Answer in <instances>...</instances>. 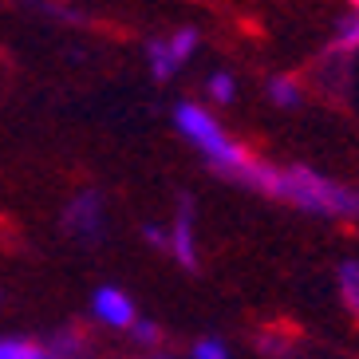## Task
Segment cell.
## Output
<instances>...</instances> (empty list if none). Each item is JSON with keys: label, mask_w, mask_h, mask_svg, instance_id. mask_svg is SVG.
Masks as SVG:
<instances>
[{"label": "cell", "mask_w": 359, "mask_h": 359, "mask_svg": "<svg viewBox=\"0 0 359 359\" xmlns=\"http://www.w3.org/2000/svg\"><path fill=\"white\" fill-rule=\"evenodd\" d=\"M205 91H210V99H213V103L229 107L233 99H237V79H233L229 72H213L210 79H205Z\"/></svg>", "instance_id": "12"}, {"label": "cell", "mask_w": 359, "mask_h": 359, "mask_svg": "<svg viewBox=\"0 0 359 359\" xmlns=\"http://www.w3.org/2000/svg\"><path fill=\"white\" fill-rule=\"evenodd\" d=\"M127 332L135 336V344H142V348H154V344L162 339V327L154 324V320H138L135 316V324H130Z\"/></svg>", "instance_id": "13"}, {"label": "cell", "mask_w": 359, "mask_h": 359, "mask_svg": "<svg viewBox=\"0 0 359 359\" xmlns=\"http://www.w3.org/2000/svg\"><path fill=\"white\" fill-rule=\"evenodd\" d=\"M64 229L79 241H99L103 237V194L99 190L75 194L64 210Z\"/></svg>", "instance_id": "3"}, {"label": "cell", "mask_w": 359, "mask_h": 359, "mask_svg": "<svg viewBox=\"0 0 359 359\" xmlns=\"http://www.w3.org/2000/svg\"><path fill=\"white\" fill-rule=\"evenodd\" d=\"M336 280H339V296H344V304L359 316V261H344V264H339Z\"/></svg>", "instance_id": "11"}, {"label": "cell", "mask_w": 359, "mask_h": 359, "mask_svg": "<svg viewBox=\"0 0 359 359\" xmlns=\"http://www.w3.org/2000/svg\"><path fill=\"white\" fill-rule=\"evenodd\" d=\"M269 99H273L280 111H296V107L304 103V91H300V83L288 79V75H273V79H269Z\"/></svg>", "instance_id": "7"}, {"label": "cell", "mask_w": 359, "mask_h": 359, "mask_svg": "<svg viewBox=\"0 0 359 359\" xmlns=\"http://www.w3.org/2000/svg\"><path fill=\"white\" fill-rule=\"evenodd\" d=\"M233 186L257 190L300 213H316V217H359V190L327 178L312 166H273V162H261L249 154L245 166L233 174Z\"/></svg>", "instance_id": "1"}, {"label": "cell", "mask_w": 359, "mask_h": 359, "mask_svg": "<svg viewBox=\"0 0 359 359\" xmlns=\"http://www.w3.org/2000/svg\"><path fill=\"white\" fill-rule=\"evenodd\" d=\"M0 300H4V292H0Z\"/></svg>", "instance_id": "17"}, {"label": "cell", "mask_w": 359, "mask_h": 359, "mask_svg": "<svg viewBox=\"0 0 359 359\" xmlns=\"http://www.w3.org/2000/svg\"><path fill=\"white\" fill-rule=\"evenodd\" d=\"M174 127H178V135L205 158V166H210L213 174H222L225 182H233V174H237V170L245 166V158H249V150H245L237 138H229V130L198 103H186V99H182V103L174 107Z\"/></svg>", "instance_id": "2"}, {"label": "cell", "mask_w": 359, "mask_h": 359, "mask_svg": "<svg viewBox=\"0 0 359 359\" xmlns=\"http://www.w3.org/2000/svg\"><path fill=\"white\" fill-rule=\"evenodd\" d=\"M147 64H150V75H154L158 83H166V79H174V75L182 72V67L170 60V52H166V43H162V40H150L147 43Z\"/></svg>", "instance_id": "10"}, {"label": "cell", "mask_w": 359, "mask_h": 359, "mask_svg": "<svg viewBox=\"0 0 359 359\" xmlns=\"http://www.w3.org/2000/svg\"><path fill=\"white\" fill-rule=\"evenodd\" d=\"M190 355L194 359H225V355H229V348H225L217 336H205L201 344H194V348H190Z\"/></svg>", "instance_id": "14"}, {"label": "cell", "mask_w": 359, "mask_h": 359, "mask_svg": "<svg viewBox=\"0 0 359 359\" xmlns=\"http://www.w3.org/2000/svg\"><path fill=\"white\" fill-rule=\"evenodd\" d=\"M52 351L28 336H0V359H43Z\"/></svg>", "instance_id": "8"}, {"label": "cell", "mask_w": 359, "mask_h": 359, "mask_svg": "<svg viewBox=\"0 0 359 359\" xmlns=\"http://www.w3.org/2000/svg\"><path fill=\"white\" fill-rule=\"evenodd\" d=\"M348 4H351V8H355V12H359V0H348Z\"/></svg>", "instance_id": "16"}, {"label": "cell", "mask_w": 359, "mask_h": 359, "mask_svg": "<svg viewBox=\"0 0 359 359\" xmlns=\"http://www.w3.org/2000/svg\"><path fill=\"white\" fill-rule=\"evenodd\" d=\"M142 241H150L154 249H166V245H170V233L162 229V225H142Z\"/></svg>", "instance_id": "15"}, {"label": "cell", "mask_w": 359, "mask_h": 359, "mask_svg": "<svg viewBox=\"0 0 359 359\" xmlns=\"http://www.w3.org/2000/svg\"><path fill=\"white\" fill-rule=\"evenodd\" d=\"M194 198L182 194L178 198V213H174V225H170V253L174 261L186 269V273H198V229H194Z\"/></svg>", "instance_id": "4"}, {"label": "cell", "mask_w": 359, "mask_h": 359, "mask_svg": "<svg viewBox=\"0 0 359 359\" xmlns=\"http://www.w3.org/2000/svg\"><path fill=\"white\" fill-rule=\"evenodd\" d=\"M166 52H170V60H174V64H186V60H190L194 52H198V43H201V36H198V28H190V24H186V28H178V32L174 36H166Z\"/></svg>", "instance_id": "9"}, {"label": "cell", "mask_w": 359, "mask_h": 359, "mask_svg": "<svg viewBox=\"0 0 359 359\" xmlns=\"http://www.w3.org/2000/svg\"><path fill=\"white\" fill-rule=\"evenodd\" d=\"M91 316L99 320L103 327H111V332H127L130 324H135V300H130L123 288L115 285H103L91 292Z\"/></svg>", "instance_id": "5"}, {"label": "cell", "mask_w": 359, "mask_h": 359, "mask_svg": "<svg viewBox=\"0 0 359 359\" xmlns=\"http://www.w3.org/2000/svg\"><path fill=\"white\" fill-rule=\"evenodd\" d=\"M355 52H359V12L339 20L336 32H332V43H327V55H355Z\"/></svg>", "instance_id": "6"}]
</instances>
